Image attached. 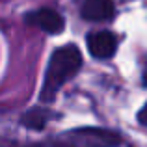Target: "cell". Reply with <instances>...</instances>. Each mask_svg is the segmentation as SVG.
I'll list each match as a JSON object with an SVG mask.
<instances>
[{"label":"cell","instance_id":"1","mask_svg":"<svg viewBox=\"0 0 147 147\" xmlns=\"http://www.w3.org/2000/svg\"><path fill=\"white\" fill-rule=\"evenodd\" d=\"M80 65H82V54L78 47L75 45H65V47L54 50L50 56L47 73H45L43 88H41V100L43 102H52L60 88L67 82L69 78L78 73Z\"/></svg>","mask_w":147,"mask_h":147},{"label":"cell","instance_id":"2","mask_svg":"<svg viewBox=\"0 0 147 147\" xmlns=\"http://www.w3.org/2000/svg\"><path fill=\"white\" fill-rule=\"evenodd\" d=\"M65 140L75 147H115L121 138L106 129H78L67 132Z\"/></svg>","mask_w":147,"mask_h":147},{"label":"cell","instance_id":"3","mask_svg":"<svg viewBox=\"0 0 147 147\" xmlns=\"http://www.w3.org/2000/svg\"><path fill=\"white\" fill-rule=\"evenodd\" d=\"M26 21H28L30 24L41 28L47 34H60L65 26L63 17H61L56 9H52V7H41V9L34 11L32 15L26 17Z\"/></svg>","mask_w":147,"mask_h":147},{"label":"cell","instance_id":"4","mask_svg":"<svg viewBox=\"0 0 147 147\" xmlns=\"http://www.w3.org/2000/svg\"><path fill=\"white\" fill-rule=\"evenodd\" d=\"M88 47H90L91 56L95 58H110L117 49V39L112 32L108 30H100V32H93L88 37Z\"/></svg>","mask_w":147,"mask_h":147},{"label":"cell","instance_id":"5","mask_svg":"<svg viewBox=\"0 0 147 147\" xmlns=\"http://www.w3.org/2000/svg\"><path fill=\"white\" fill-rule=\"evenodd\" d=\"M114 2L112 0H84L82 4V17L93 22L110 21L114 17Z\"/></svg>","mask_w":147,"mask_h":147},{"label":"cell","instance_id":"6","mask_svg":"<svg viewBox=\"0 0 147 147\" xmlns=\"http://www.w3.org/2000/svg\"><path fill=\"white\" fill-rule=\"evenodd\" d=\"M50 119V112L45 110V108H30L28 112H24V115H22V125L28 127V129H34V130H41L45 125L49 123Z\"/></svg>","mask_w":147,"mask_h":147},{"label":"cell","instance_id":"7","mask_svg":"<svg viewBox=\"0 0 147 147\" xmlns=\"http://www.w3.org/2000/svg\"><path fill=\"white\" fill-rule=\"evenodd\" d=\"M24 147H75L71 145L67 140H49V142H39V144H30V145H24Z\"/></svg>","mask_w":147,"mask_h":147},{"label":"cell","instance_id":"8","mask_svg":"<svg viewBox=\"0 0 147 147\" xmlns=\"http://www.w3.org/2000/svg\"><path fill=\"white\" fill-rule=\"evenodd\" d=\"M138 121H140L142 125H145V127H147V104L140 110V114H138Z\"/></svg>","mask_w":147,"mask_h":147},{"label":"cell","instance_id":"9","mask_svg":"<svg viewBox=\"0 0 147 147\" xmlns=\"http://www.w3.org/2000/svg\"><path fill=\"white\" fill-rule=\"evenodd\" d=\"M144 84H147V65H145V71H144Z\"/></svg>","mask_w":147,"mask_h":147}]
</instances>
